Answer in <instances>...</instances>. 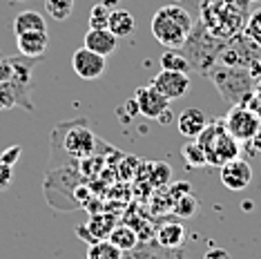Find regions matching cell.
<instances>
[{
  "mask_svg": "<svg viewBox=\"0 0 261 259\" xmlns=\"http://www.w3.org/2000/svg\"><path fill=\"white\" fill-rule=\"evenodd\" d=\"M16 47L22 56L27 58H40L49 47V36L47 32H27L16 36Z\"/></svg>",
  "mask_w": 261,
  "mask_h": 259,
  "instance_id": "obj_12",
  "label": "cell"
},
{
  "mask_svg": "<svg viewBox=\"0 0 261 259\" xmlns=\"http://www.w3.org/2000/svg\"><path fill=\"white\" fill-rule=\"evenodd\" d=\"M108 29L114 34L116 38H127V36H132L134 34L136 20H134V16L129 14V11H125V9H112Z\"/></svg>",
  "mask_w": 261,
  "mask_h": 259,
  "instance_id": "obj_15",
  "label": "cell"
},
{
  "mask_svg": "<svg viewBox=\"0 0 261 259\" xmlns=\"http://www.w3.org/2000/svg\"><path fill=\"white\" fill-rule=\"evenodd\" d=\"M20 154H22V148H20V145H11V148H7V150L3 152V154H0V161H3V163H7V166L14 168L16 163H18Z\"/></svg>",
  "mask_w": 261,
  "mask_h": 259,
  "instance_id": "obj_25",
  "label": "cell"
},
{
  "mask_svg": "<svg viewBox=\"0 0 261 259\" xmlns=\"http://www.w3.org/2000/svg\"><path fill=\"white\" fill-rule=\"evenodd\" d=\"M45 11L54 20L63 22L72 16L74 11V0H45Z\"/></svg>",
  "mask_w": 261,
  "mask_h": 259,
  "instance_id": "obj_21",
  "label": "cell"
},
{
  "mask_svg": "<svg viewBox=\"0 0 261 259\" xmlns=\"http://www.w3.org/2000/svg\"><path fill=\"white\" fill-rule=\"evenodd\" d=\"M63 145L67 154H72L76 159H87L94 152V148H96V139H94V132L90 127L79 125L65 134Z\"/></svg>",
  "mask_w": 261,
  "mask_h": 259,
  "instance_id": "obj_8",
  "label": "cell"
},
{
  "mask_svg": "<svg viewBox=\"0 0 261 259\" xmlns=\"http://www.w3.org/2000/svg\"><path fill=\"white\" fill-rule=\"evenodd\" d=\"M14 79V58H0V83Z\"/></svg>",
  "mask_w": 261,
  "mask_h": 259,
  "instance_id": "obj_27",
  "label": "cell"
},
{
  "mask_svg": "<svg viewBox=\"0 0 261 259\" xmlns=\"http://www.w3.org/2000/svg\"><path fill=\"white\" fill-rule=\"evenodd\" d=\"M246 36L250 38L254 45L261 47V9L250 16V20H248V25H246Z\"/></svg>",
  "mask_w": 261,
  "mask_h": 259,
  "instance_id": "obj_24",
  "label": "cell"
},
{
  "mask_svg": "<svg viewBox=\"0 0 261 259\" xmlns=\"http://www.w3.org/2000/svg\"><path fill=\"white\" fill-rule=\"evenodd\" d=\"M161 69H170V72H190V58L183 56L176 49H168L161 56Z\"/></svg>",
  "mask_w": 261,
  "mask_h": 259,
  "instance_id": "obj_20",
  "label": "cell"
},
{
  "mask_svg": "<svg viewBox=\"0 0 261 259\" xmlns=\"http://www.w3.org/2000/svg\"><path fill=\"white\" fill-rule=\"evenodd\" d=\"M186 226L181 221H165L156 230V241L163 248H179L186 241Z\"/></svg>",
  "mask_w": 261,
  "mask_h": 259,
  "instance_id": "obj_14",
  "label": "cell"
},
{
  "mask_svg": "<svg viewBox=\"0 0 261 259\" xmlns=\"http://www.w3.org/2000/svg\"><path fill=\"white\" fill-rule=\"evenodd\" d=\"M112 244L118 246L123 252H129V250H134L136 246H139V232L134 230L129 223H121V226H114V230L110 232V237H108Z\"/></svg>",
  "mask_w": 261,
  "mask_h": 259,
  "instance_id": "obj_17",
  "label": "cell"
},
{
  "mask_svg": "<svg viewBox=\"0 0 261 259\" xmlns=\"http://www.w3.org/2000/svg\"><path fill=\"white\" fill-rule=\"evenodd\" d=\"M197 208H199V201H197V197H194L192 192L179 197L176 199V203H174V213L179 217H192L194 213H197Z\"/></svg>",
  "mask_w": 261,
  "mask_h": 259,
  "instance_id": "obj_23",
  "label": "cell"
},
{
  "mask_svg": "<svg viewBox=\"0 0 261 259\" xmlns=\"http://www.w3.org/2000/svg\"><path fill=\"white\" fill-rule=\"evenodd\" d=\"M114 226L116 223L110 215H96V217H92L85 226L76 228V232H79L81 237H85L87 244H96L100 239H108L110 232L114 230Z\"/></svg>",
  "mask_w": 261,
  "mask_h": 259,
  "instance_id": "obj_11",
  "label": "cell"
},
{
  "mask_svg": "<svg viewBox=\"0 0 261 259\" xmlns=\"http://www.w3.org/2000/svg\"><path fill=\"white\" fill-rule=\"evenodd\" d=\"M176 127H179V132L186 139H199L203 134V130L207 127V119L199 108H188L179 114Z\"/></svg>",
  "mask_w": 261,
  "mask_h": 259,
  "instance_id": "obj_9",
  "label": "cell"
},
{
  "mask_svg": "<svg viewBox=\"0 0 261 259\" xmlns=\"http://www.w3.org/2000/svg\"><path fill=\"white\" fill-rule=\"evenodd\" d=\"M203 259H232V255H230L225 248H210L203 255Z\"/></svg>",
  "mask_w": 261,
  "mask_h": 259,
  "instance_id": "obj_28",
  "label": "cell"
},
{
  "mask_svg": "<svg viewBox=\"0 0 261 259\" xmlns=\"http://www.w3.org/2000/svg\"><path fill=\"white\" fill-rule=\"evenodd\" d=\"M134 103H136V110H139L145 119H159V116L170 110V101L152 83L139 87V90L134 92Z\"/></svg>",
  "mask_w": 261,
  "mask_h": 259,
  "instance_id": "obj_6",
  "label": "cell"
},
{
  "mask_svg": "<svg viewBox=\"0 0 261 259\" xmlns=\"http://www.w3.org/2000/svg\"><path fill=\"white\" fill-rule=\"evenodd\" d=\"M87 259H125V257H123V250L112 244L110 239H100L96 244H90Z\"/></svg>",
  "mask_w": 261,
  "mask_h": 259,
  "instance_id": "obj_18",
  "label": "cell"
},
{
  "mask_svg": "<svg viewBox=\"0 0 261 259\" xmlns=\"http://www.w3.org/2000/svg\"><path fill=\"white\" fill-rule=\"evenodd\" d=\"M152 85L156 87L170 103L183 98L190 92V87H192L190 76L186 72H170V69H161V72L152 79Z\"/></svg>",
  "mask_w": 261,
  "mask_h": 259,
  "instance_id": "obj_4",
  "label": "cell"
},
{
  "mask_svg": "<svg viewBox=\"0 0 261 259\" xmlns=\"http://www.w3.org/2000/svg\"><path fill=\"white\" fill-rule=\"evenodd\" d=\"M219 176H221V184L228 188V190L241 192L252 184V168H250V163L243 161V159H232V161L221 166Z\"/></svg>",
  "mask_w": 261,
  "mask_h": 259,
  "instance_id": "obj_7",
  "label": "cell"
},
{
  "mask_svg": "<svg viewBox=\"0 0 261 259\" xmlns=\"http://www.w3.org/2000/svg\"><path fill=\"white\" fill-rule=\"evenodd\" d=\"M83 45H85L87 49H92V51H96V54L108 58L110 54H114V51L118 49V38L110 32L108 27L105 29H90V32L85 34Z\"/></svg>",
  "mask_w": 261,
  "mask_h": 259,
  "instance_id": "obj_10",
  "label": "cell"
},
{
  "mask_svg": "<svg viewBox=\"0 0 261 259\" xmlns=\"http://www.w3.org/2000/svg\"><path fill=\"white\" fill-rule=\"evenodd\" d=\"M72 67L79 79L83 81H96L103 76L105 67H108V61H105V56L96 54V51L87 49L85 45L81 47V49L74 51L72 56Z\"/></svg>",
  "mask_w": 261,
  "mask_h": 259,
  "instance_id": "obj_5",
  "label": "cell"
},
{
  "mask_svg": "<svg viewBox=\"0 0 261 259\" xmlns=\"http://www.w3.org/2000/svg\"><path fill=\"white\" fill-rule=\"evenodd\" d=\"M150 29L159 45L168 49H181L192 34V16L181 5H163L154 11Z\"/></svg>",
  "mask_w": 261,
  "mask_h": 259,
  "instance_id": "obj_1",
  "label": "cell"
},
{
  "mask_svg": "<svg viewBox=\"0 0 261 259\" xmlns=\"http://www.w3.org/2000/svg\"><path fill=\"white\" fill-rule=\"evenodd\" d=\"M110 14H112V9L108 5H103V3L94 5L90 11V29H105L110 22Z\"/></svg>",
  "mask_w": 261,
  "mask_h": 259,
  "instance_id": "obj_22",
  "label": "cell"
},
{
  "mask_svg": "<svg viewBox=\"0 0 261 259\" xmlns=\"http://www.w3.org/2000/svg\"><path fill=\"white\" fill-rule=\"evenodd\" d=\"M14 181V168L0 161V192H5Z\"/></svg>",
  "mask_w": 261,
  "mask_h": 259,
  "instance_id": "obj_26",
  "label": "cell"
},
{
  "mask_svg": "<svg viewBox=\"0 0 261 259\" xmlns=\"http://www.w3.org/2000/svg\"><path fill=\"white\" fill-rule=\"evenodd\" d=\"M181 154H183V159H186L188 168H203L207 163V154H205L203 145H201L197 139H190L188 143L181 148Z\"/></svg>",
  "mask_w": 261,
  "mask_h": 259,
  "instance_id": "obj_19",
  "label": "cell"
},
{
  "mask_svg": "<svg viewBox=\"0 0 261 259\" xmlns=\"http://www.w3.org/2000/svg\"><path fill=\"white\" fill-rule=\"evenodd\" d=\"M27 85L16 83V81H3L0 83V110H9L16 105H25L32 110V103L27 101Z\"/></svg>",
  "mask_w": 261,
  "mask_h": 259,
  "instance_id": "obj_13",
  "label": "cell"
},
{
  "mask_svg": "<svg viewBox=\"0 0 261 259\" xmlns=\"http://www.w3.org/2000/svg\"><path fill=\"white\" fill-rule=\"evenodd\" d=\"M14 34L20 36V34H27V32H47V22L45 18L38 14V11H20L18 16L14 18Z\"/></svg>",
  "mask_w": 261,
  "mask_h": 259,
  "instance_id": "obj_16",
  "label": "cell"
},
{
  "mask_svg": "<svg viewBox=\"0 0 261 259\" xmlns=\"http://www.w3.org/2000/svg\"><path fill=\"white\" fill-rule=\"evenodd\" d=\"M118 0H103V5H108V7H112V5H116Z\"/></svg>",
  "mask_w": 261,
  "mask_h": 259,
  "instance_id": "obj_29",
  "label": "cell"
},
{
  "mask_svg": "<svg viewBox=\"0 0 261 259\" xmlns=\"http://www.w3.org/2000/svg\"><path fill=\"white\" fill-rule=\"evenodd\" d=\"M197 141L203 145V150L207 154V163H215V166L221 168L223 163L239 159V141L225 130L223 121L210 123Z\"/></svg>",
  "mask_w": 261,
  "mask_h": 259,
  "instance_id": "obj_2",
  "label": "cell"
},
{
  "mask_svg": "<svg viewBox=\"0 0 261 259\" xmlns=\"http://www.w3.org/2000/svg\"><path fill=\"white\" fill-rule=\"evenodd\" d=\"M225 130L237 139V141H252L257 139L261 132V121L254 112L246 108H234L230 110V114L225 116Z\"/></svg>",
  "mask_w": 261,
  "mask_h": 259,
  "instance_id": "obj_3",
  "label": "cell"
}]
</instances>
